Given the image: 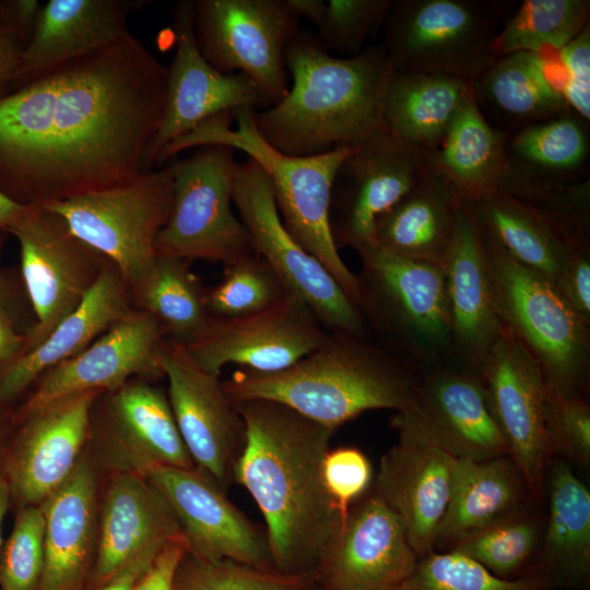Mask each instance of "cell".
<instances>
[{
  "label": "cell",
  "instance_id": "obj_1",
  "mask_svg": "<svg viewBox=\"0 0 590 590\" xmlns=\"http://www.w3.org/2000/svg\"><path fill=\"white\" fill-rule=\"evenodd\" d=\"M166 91L167 67L130 32L0 97V190L30 206L133 180Z\"/></svg>",
  "mask_w": 590,
  "mask_h": 590
},
{
  "label": "cell",
  "instance_id": "obj_2",
  "mask_svg": "<svg viewBox=\"0 0 590 590\" xmlns=\"http://www.w3.org/2000/svg\"><path fill=\"white\" fill-rule=\"evenodd\" d=\"M233 402L245 424L234 482L264 518L274 568L315 575L345 519L322 475L335 430L272 400Z\"/></svg>",
  "mask_w": 590,
  "mask_h": 590
},
{
  "label": "cell",
  "instance_id": "obj_3",
  "mask_svg": "<svg viewBox=\"0 0 590 590\" xmlns=\"http://www.w3.org/2000/svg\"><path fill=\"white\" fill-rule=\"evenodd\" d=\"M285 64L292 79L286 95L252 113L257 130L276 150L318 155L388 132L384 104L396 69L381 44L341 58L299 31L286 47Z\"/></svg>",
  "mask_w": 590,
  "mask_h": 590
},
{
  "label": "cell",
  "instance_id": "obj_4",
  "mask_svg": "<svg viewBox=\"0 0 590 590\" xmlns=\"http://www.w3.org/2000/svg\"><path fill=\"white\" fill-rule=\"evenodd\" d=\"M420 369L356 335L329 332L293 366L271 374L237 369L223 381L232 401L266 399L337 430L370 410L415 405Z\"/></svg>",
  "mask_w": 590,
  "mask_h": 590
},
{
  "label": "cell",
  "instance_id": "obj_5",
  "mask_svg": "<svg viewBox=\"0 0 590 590\" xmlns=\"http://www.w3.org/2000/svg\"><path fill=\"white\" fill-rule=\"evenodd\" d=\"M252 110L222 113L199 123L168 144L156 162L162 166L178 153L220 144L240 151L268 175L283 224L293 237L337 280L362 309L356 274L342 260L330 226L337 170L355 146H340L310 156L285 154L269 144L256 128Z\"/></svg>",
  "mask_w": 590,
  "mask_h": 590
},
{
  "label": "cell",
  "instance_id": "obj_6",
  "mask_svg": "<svg viewBox=\"0 0 590 590\" xmlns=\"http://www.w3.org/2000/svg\"><path fill=\"white\" fill-rule=\"evenodd\" d=\"M481 228L503 327L535 361L551 393L582 396L590 371V320L553 282L517 262Z\"/></svg>",
  "mask_w": 590,
  "mask_h": 590
},
{
  "label": "cell",
  "instance_id": "obj_7",
  "mask_svg": "<svg viewBox=\"0 0 590 590\" xmlns=\"http://www.w3.org/2000/svg\"><path fill=\"white\" fill-rule=\"evenodd\" d=\"M358 253L362 310L394 354L423 370L452 359V319L440 267L371 244Z\"/></svg>",
  "mask_w": 590,
  "mask_h": 590
},
{
  "label": "cell",
  "instance_id": "obj_8",
  "mask_svg": "<svg viewBox=\"0 0 590 590\" xmlns=\"http://www.w3.org/2000/svg\"><path fill=\"white\" fill-rule=\"evenodd\" d=\"M173 196L169 162L127 184L40 206L60 216L72 235L108 259L129 290L156 257L155 239L168 221Z\"/></svg>",
  "mask_w": 590,
  "mask_h": 590
},
{
  "label": "cell",
  "instance_id": "obj_9",
  "mask_svg": "<svg viewBox=\"0 0 590 590\" xmlns=\"http://www.w3.org/2000/svg\"><path fill=\"white\" fill-rule=\"evenodd\" d=\"M381 44L396 70L438 73L474 83L496 61L497 13L474 0H397Z\"/></svg>",
  "mask_w": 590,
  "mask_h": 590
},
{
  "label": "cell",
  "instance_id": "obj_10",
  "mask_svg": "<svg viewBox=\"0 0 590 590\" xmlns=\"http://www.w3.org/2000/svg\"><path fill=\"white\" fill-rule=\"evenodd\" d=\"M235 150L213 144L170 161L172 210L155 239V255L225 266L255 253L250 235L233 210Z\"/></svg>",
  "mask_w": 590,
  "mask_h": 590
},
{
  "label": "cell",
  "instance_id": "obj_11",
  "mask_svg": "<svg viewBox=\"0 0 590 590\" xmlns=\"http://www.w3.org/2000/svg\"><path fill=\"white\" fill-rule=\"evenodd\" d=\"M233 203L255 252L269 264L287 292L300 298L327 331L366 339L368 322L363 310L287 231L268 175L249 157L237 163Z\"/></svg>",
  "mask_w": 590,
  "mask_h": 590
},
{
  "label": "cell",
  "instance_id": "obj_12",
  "mask_svg": "<svg viewBox=\"0 0 590 590\" xmlns=\"http://www.w3.org/2000/svg\"><path fill=\"white\" fill-rule=\"evenodd\" d=\"M300 17L288 0H196L193 33L198 50L217 71L243 73L268 104L288 92L287 45Z\"/></svg>",
  "mask_w": 590,
  "mask_h": 590
},
{
  "label": "cell",
  "instance_id": "obj_13",
  "mask_svg": "<svg viewBox=\"0 0 590 590\" xmlns=\"http://www.w3.org/2000/svg\"><path fill=\"white\" fill-rule=\"evenodd\" d=\"M99 473L145 476L154 467L194 468L167 393L133 378L102 392L93 406L86 447Z\"/></svg>",
  "mask_w": 590,
  "mask_h": 590
},
{
  "label": "cell",
  "instance_id": "obj_14",
  "mask_svg": "<svg viewBox=\"0 0 590 590\" xmlns=\"http://www.w3.org/2000/svg\"><path fill=\"white\" fill-rule=\"evenodd\" d=\"M8 233L19 243L22 278L35 315L25 331L23 354L80 305L109 260L40 205H30Z\"/></svg>",
  "mask_w": 590,
  "mask_h": 590
},
{
  "label": "cell",
  "instance_id": "obj_15",
  "mask_svg": "<svg viewBox=\"0 0 590 590\" xmlns=\"http://www.w3.org/2000/svg\"><path fill=\"white\" fill-rule=\"evenodd\" d=\"M397 441L381 457L371 487L402 522L420 557L434 551L457 458L435 438L414 406L396 412Z\"/></svg>",
  "mask_w": 590,
  "mask_h": 590
},
{
  "label": "cell",
  "instance_id": "obj_16",
  "mask_svg": "<svg viewBox=\"0 0 590 590\" xmlns=\"http://www.w3.org/2000/svg\"><path fill=\"white\" fill-rule=\"evenodd\" d=\"M427 152L381 133L355 146L332 187L330 226L338 248L375 240L378 221L430 170Z\"/></svg>",
  "mask_w": 590,
  "mask_h": 590
},
{
  "label": "cell",
  "instance_id": "obj_17",
  "mask_svg": "<svg viewBox=\"0 0 590 590\" xmlns=\"http://www.w3.org/2000/svg\"><path fill=\"white\" fill-rule=\"evenodd\" d=\"M508 455L519 469L529 497L541 498L553 455L547 409L550 389L526 349L504 328L476 373Z\"/></svg>",
  "mask_w": 590,
  "mask_h": 590
},
{
  "label": "cell",
  "instance_id": "obj_18",
  "mask_svg": "<svg viewBox=\"0 0 590 590\" xmlns=\"http://www.w3.org/2000/svg\"><path fill=\"white\" fill-rule=\"evenodd\" d=\"M101 393L58 399L13 424L0 472L16 509L42 505L73 473L87 447L92 410Z\"/></svg>",
  "mask_w": 590,
  "mask_h": 590
},
{
  "label": "cell",
  "instance_id": "obj_19",
  "mask_svg": "<svg viewBox=\"0 0 590 590\" xmlns=\"http://www.w3.org/2000/svg\"><path fill=\"white\" fill-rule=\"evenodd\" d=\"M160 361L172 412L193 464L226 492L245 440L239 412L220 375L196 364L181 345L165 340Z\"/></svg>",
  "mask_w": 590,
  "mask_h": 590
},
{
  "label": "cell",
  "instance_id": "obj_20",
  "mask_svg": "<svg viewBox=\"0 0 590 590\" xmlns=\"http://www.w3.org/2000/svg\"><path fill=\"white\" fill-rule=\"evenodd\" d=\"M327 331L312 310L287 293L271 307L239 318H213L205 333L182 346L203 369L221 375L224 366L271 374L284 370L315 351Z\"/></svg>",
  "mask_w": 590,
  "mask_h": 590
},
{
  "label": "cell",
  "instance_id": "obj_21",
  "mask_svg": "<svg viewBox=\"0 0 590 590\" xmlns=\"http://www.w3.org/2000/svg\"><path fill=\"white\" fill-rule=\"evenodd\" d=\"M176 52L167 66V91L158 130L144 156V172L156 166L163 150L205 119L222 113L259 111L270 107L245 74H224L200 54L193 33V1L173 8Z\"/></svg>",
  "mask_w": 590,
  "mask_h": 590
},
{
  "label": "cell",
  "instance_id": "obj_22",
  "mask_svg": "<svg viewBox=\"0 0 590 590\" xmlns=\"http://www.w3.org/2000/svg\"><path fill=\"white\" fill-rule=\"evenodd\" d=\"M145 477L170 507L189 554L276 570L266 531L232 504L210 475L196 467L157 465Z\"/></svg>",
  "mask_w": 590,
  "mask_h": 590
},
{
  "label": "cell",
  "instance_id": "obj_23",
  "mask_svg": "<svg viewBox=\"0 0 590 590\" xmlns=\"http://www.w3.org/2000/svg\"><path fill=\"white\" fill-rule=\"evenodd\" d=\"M165 340L158 321L149 312L133 308L82 352L44 373L12 414L13 424L71 394L110 391L133 378L164 377L160 350Z\"/></svg>",
  "mask_w": 590,
  "mask_h": 590
},
{
  "label": "cell",
  "instance_id": "obj_24",
  "mask_svg": "<svg viewBox=\"0 0 590 590\" xmlns=\"http://www.w3.org/2000/svg\"><path fill=\"white\" fill-rule=\"evenodd\" d=\"M417 560L402 522L370 486L320 559L315 590H396Z\"/></svg>",
  "mask_w": 590,
  "mask_h": 590
},
{
  "label": "cell",
  "instance_id": "obj_25",
  "mask_svg": "<svg viewBox=\"0 0 590 590\" xmlns=\"http://www.w3.org/2000/svg\"><path fill=\"white\" fill-rule=\"evenodd\" d=\"M441 269L452 319V359L476 374L504 327L496 309L482 228L471 202L464 199Z\"/></svg>",
  "mask_w": 590,
  "mask_h": 590
},
{
  "label": "cell",
  "instance_id": "obj_26",
  "mask_svg": "<svg viewBox=\"0 0 590 590\" xmlns=\"http://www.w3.org/2000/svg\"><path fill=\"white\" fill-rule=\"evenodd\" d=\"M181 535L170 507L145 476L106 474L99 493L96 558L86 590H98L144 550L165 546Z\"/></svg>",
  "mask_w": 590,
  "mask_h": 590
},
{
  "label": "cell",
  "instance_id": "obj_27",
  "mask_svg": "<svg viewBox=\"0 0 590 590\" xmlns=\"http://www.w3.org/2000/svg\"><path fill=\"white\" fill-rule=\"evenodd\" d=\"M99 471L85 449L43 504L44 568L37 590H86L97 552Z\"/></svg>",
  "mask_w": 590,
  "mask_h": 590
},
{
  "label": "cell",
  "instance_id": "obj_28",
  "mask_svg": "<svg viewBox=\"0 0 590 590\" xmlns=\"http://www.w3.org/2000/svg\"><path fill=\"white\" fill-rule=\"evenodd\" d=\"M148 0H49L13 76L11 92L57 66L105 47L130 33L128 20ZM10 92V93H11Z\"/></svg>",
  "mask_w": 590,
  "mask_h": 590
},
{
  "label": "cell",
  "instance_id": "obj_29",
  "mask_svg": "<svg viewBox=\"0 0 590 590\" xmlns=\"http://www.w3.org/2000/svg\"><path fill=\"white\" fill-rule=\"evenodd\" d=\"M415 408L455 458L483 461L509 456L477 374L446 365L423 370Z\"/></svg>",
  "mask_w": 590,
  "mask_h": 590
},
{
  "label": "cell",
  "instance_id": "obj_30",
  "mask_svg": "<svg viewBox=\"0 0 590 590\" xmlns=\"http://www.w3.org/2000/svg\"><path fill=\"white\" fill-rule=\"evenodd\" d=\"M133 308L126 282L108 261L71 314L39 344L0 368V404L8 406L44 373L82 352Z\"/></svg>",
  "mask_w": 590,
  "mask_h": 590
},
{
  "label": "cell",
  "instance_id": "obj_31",
  "mask_svg": "<svg viewBox=\"0 0 590 590\" xmlns=\"http://www.w3.org/2000/svg\"><path fill=\"white\" fill-rule=\"evenodd\" d=\"M588 156L586 120L571 110L524 126L508 135L500 189L521 201L534 203L582 179Z\"/></svg>",
  "mask_w": 590,
  "mask_h": 590
},
{
  "label": "cell",
  "instance_id": "obj_32",
  "mask_svg": "<svg viewBox=\"0 0 590 590\" xmlns=\"http://www.w3.org/2000/svg\"><path fill=\"white\" fill-rule=\"evenodd\" d=\"M563 84L556 52L519 51L498 57L473 90L481 110L519 129L570 110Z\"/></svg>",
  "mask_w": 590,
  "mask_h": 590
},
{
  "label": "cell",
  "instance_id": "obj_33",
  "mask_svg": "<svg viewBox=\"0 0 590 590\" xmlns=\"http://www.w3.org/2000/svg\"><path fill=\"white\" fill-rule=\"evenodd\" d=\"M462 198L433 167L377 223L374 244L397 256L442 267Z\"/></svg>",
  "mask_w": 590,
  "mask_h": 590
},
{
  "label": "cell",
  "instance_id": "obj_34",
  "mask_svg": "<svg viewBox=\"0 0 590 590\" xmlns=\"http://www.w3.org/2000/svg\"><path fill=\"white\" fill-rule=\"evenodd\" d=\"M527 497L524 480L509 456L457 459L434 551L437 546L451 548L464 535L521 509Z\"/></svg>",
  "mask_w": 590,
  "mask_h": 590
},
{
  "label": "cell",
  "instance_id": "obj_35",
  "mask_svg": "<svg viewBox=\"0 0 590 590\" xmlns=\"http://www.w3.org/2000/svg\"><path fill=\"white\" fill-rule=\"evenodd\" d=\"M484 231L517 262L555 283L576 243L536 206L498 189L471 202Z\"/></svg>",
  "mask_w": 590,
  "mask_h": 590
},
{
  "label": "cell",
  "instance_id": "obj_36",
  "mask_svg": "<svg viewBox=\"0 0 590 590\" xmlns=\"http://www.w3.org/2000/svg\"><path fill=\"white\" fill-rule=\"evenodd\" d=\"M472 93L473 83L460 78L394 70L384 104L387 130L408 144L433 152Z\"/></svg>",
  "mask_w": 590,
  "mask_h": 590
},
{
  "label": "cell",
  "instance_id": "obj_37",
  "mask_svg": "<svg viewBox=\"0 0 590 590\" xmlns=\"http://www.w3.org/2000/svg\"><path fill=\"white\" fill-rule=\"evenodd\" d=\"M508 135L487 121L473 90L440 145L427 156L432 167L456 188L462 199L474 202L500 189Z\"/></svg>",
  "mask_w": 590,
  "mask_h": 590
},
{
  "label": "cell",
  "instance_id": "obj_38",
  "mask_svg": "<svg viewBox=\"0 0 590 590\" xmlns=\"http://www.w3.org/2000/svg\"><path fill=\"white\" fill-rule=\"evenodd\" d=\"M546 479L544 563L558 578L577 586L586 583L590 573V491L563 458L548 463Z\"/></svg>",
  "mask_w": 590,
  "mask_h": 590
},
{
  "label": "cell",
  "instance_id": "obj_39",
  "mask_svg": "<svg viewBox=\"0 0 590 590\" xmlns=\"http://www.w3.org/2000/svg\"><path fill=\"white\" fill-rule=\"evenodd\" d=\"M191 261L156 256L146 273L129 288L135 309L152 315L166 340L187 346L206 331L212 317L205 291L190 269Z\"/></svg>",
  "mask_w": 590,
  "mask_h": 590
},
{
  "label": "cell",
  "instance_id": "obj_40",
  "mask_svg": "<svg viewBox=\"0 0 590 590\" xmlns=\"http://www.w3.org/2000/svg\"><path fill=\"white\" fill-rule=\"evenodd\" d=\"M589 19V0H524L499 27L493 52L497 58L557 52L590 25Z\"/></svg>",
  "mask_w": 590,
  "mask_h": 590
},
{
  "label": "cell",
  "instance_id": "obj_41",
  "mask_svg": "<svg viewBox=\"0 0 590 590\" xmlns=\"http://www.w3.org/2000/svg\"><path fill=\"white\" fill-rule=\"evenodd\" d=\"M536 520L521 509L480 528L456 542L453 550L502 579H515L538 546Z\"/></svg>",
  "mask_w": 590,
  "mask_h": 590
},
{
  "label": "cell",
  "instance_id": "obj_42",
  "mask_svg": "<svg viewBox=\"0 0 590 590\" xmlns=\"http://www.w3.org/2000/svg\"><path fill=\"white\" fill-rule=\"evenodd\" d=\"M551 580L533 573L502 579L473 559L453 551H433L420 557L413 573L396 590H548Z\"/></svg>",
  "mask_w": 590,
  "mask_h": 590
},
{
  "label": "cell",
  "instance_id": "obj_43",
  "mask_svg": "<svg viewBox=\"0 0 590 590\" xmlns=\"http://www.w3.org/2000/svg\"><path fill=\"white\" fill-rule=\"evenodd\" d=\"M222 280L205 291L213 318H239L262 311L288 292L269 264L256 252L225 266Z\"/></svg>",
  "mask_w": 590,
  "mask_h": 590
},
{
  "label": "cell",
  "instance_id": "obj_44",
  "mask_svg": "<svg viewBox=\"0 0 590 590\" xmlns=\"http://www.w3.org/2000/svg\"><path fill=\"white\" fill-rule=\"evenodd\" d=\"M174 590H315V575H284L187 552L178 566Z\"/></svg>",
  "mask_w": 590,
  "mask_h": 590
},
{
  "label": "cell",
  "instance_id": "obj_45",
  "mask_svg": "<svg viewBox=\"0 0 590 590\" xmlns=\"http://www.w3.org/2000/svg\"><path fill=\"white\" fill-rule=\"evenodd\" d=\"M391 0H324L316 27L322 48L347 58L361 54L367 39L384 25Z\"/></svg>",
  "mask_w": 590,
  "mask_h": 590
},
{
  "label": "cell",
  "instance_id": "obj_46",
  "mask_svg": "<svg viewBox=\"0 0 590 590\" xmlns=\"http://www.w3.org/2000/svg\"><path fill=\"white\" fill-rule=\"evenodd\" d=\"M44 542L42 505L19 508L0 553V590H37L44 568Z\"/></svg>",
  "mask_w": 590,
  "mask_h": 590
},
{
  "label": "cell",
  "instance_id": "obj_47",
  "mask_svg": "<svg viewBox=\"0 0 590 590\" xmlns=\"http://www.w3.org/2000/svg\"><path fill=\"white\" fill-rule=\"evenodd\" d=\"M547 429L553 453L590 462V405L582 396L550 394Z\"/></svg>",
  "mask_w": 590,
  "mask_h": 590
},
{
  "label": "cell",
  "instance_id": "obj_48",
  "mask_svg": "<svg viewBox=\"0 0 590 590\" xmlns=\"http://www.w3.org/2000/svg\"><path fill=\"white\" fill-rule=\"evenodd\" d=\"M322 475L328 493L344 517L373 484L370 461L356 447L329 449L323 459Z\"/></svg>",
  "mask_w": 590,
  "mask_h": 590
},
{
  "label": "cell",
  "instance_id": "obj_49",
  "mask_svg": "<svg viewBox=\"0 0 590 590\" xmlns=\"http://www.w3.org/2000/svg\"><path fill=\"white\" fill-rule=\"evenodd\" d=\"M576 243L590 248V181L582 178L534 203Z\"/></svg>",
  "mask_w": 590,
  "mask_h": 590
},
{
  "label": "cell",
  "instance_id": "obj_50",
  "mask_svg": "<svg viewBox=\"0 0 590 590\" xmlns=\"http://www.w3.org/2000/svg\"><path fill=\"white\" fill-rule=\"evenodd\" d=\"M563 71V95L576 115L590 118V25L556 52Z\"/></svg>",
  "mask_w": 590,
  "mask_h": 590
},
{
  "label": "cell",
  "instance_id": "obj_51",
  "mask_svg": "<svg viewBox=\"0 0 590 590\" xmlns=\"http://www.w3.org/2000/svg\"><path fill=\"white\" fill-rule=\"evenodd\" d=\"M554 284L568 304L590 320V249H577Z\"/></svg>",
  "mask_w": 590,
  "mask_h": 590
},
{
  "label": "cell",
  "instance_id": "obj_52",
  "mask_svg": "<svg viewBox=\"0 0 590 590\" xmlns=\"http://www.w3.org/2000/svg\"><path fill=\"white\" fill-rule=\"evenodd\" d=\"M186 553L184 535L168 543L142 574L134 590H174L176 573Z\"/></svg>",
  "mask_w": 590,
  "mask_h": 590
},
{
  "label": "cell",
  "instance_id": "obj_53",
  "mask_svg": "<svg viewBox=\"0 0 590 590\" xmlns=\"http://www.w3.org/2000/svg\"><path fill=\"white\" fill-rule=\"evenodd\" d=\"M165 546L150 547L139 553L118 569L98 590H134L142 574Z\"/></svg>",
  "mask_w": 590,
  "mask_h": 590
},
{
  "label": "cell",
  "instance_id": "obj_54",
  "mask_svg": "<svg viewBox=\"0 0 590 590\" xmlns=\"http://www.w3.org/2000/svg\"><path fill=\"white\" fill-rule=\"evenodd\" d=\"M25 44L0 30V97L11 92L13 76L20 64Z\"/></svg>",
  "mask_w": 590,
  "mask_h": 590
},
{
  "label": "cell",
  "instance_id": "obj_55",
  "mask_svg": "<svg viewBox=\"0 0 590 590\" xmlns=\"http://www.w3.org/2000/svg\"><path fill=\"white\" fill-rule=\"evenodd\" d=\"M25 346V332L20 333L9 308L0 307V368L17 356Z\"/></svg>",
  "mask_w": 590,
  "mask_h": 590
},
{
  "label": "cell",
  "instance_id": "obj_56",
  "mask_svg": "<svg viewBox=\"0 0 590 590\" xmlns=\"http://www.w3.org/2000/svg\"><path fill=\"white\" fill-rule=\"evenodd\" d=\"M27 209L28 206L14 202L0 190V233H8Z\"/></svg>",
  "mask_w": 590,
  "mask_h": 590
},
{
  "label": "cell",
  "instance_id": "obj_57",
  "mask_svg": "<svg viewBox=\"0 0 590 590\" xmlns=\"http://www.w3.org/2000/svg\"><path fill=\"white\" fill-rule=\"evenodd\" d=\"M11 504L12 503L9 484L3 474L0 472V553L2 548V524Z\"/></svg>",
  "mask_w": 590,
  "mask_h": 590
},
{
  "label": "cell",
  "instance_id": "obj_58",
  "mask_svg": "<svg viewBox=\"0 0 590 590\" xmlns=\"http://www.w3.org/2000/svg\"><path fill=\"white\" fill-rule=\"evenodd\" d=\"M13 425L12 415L7 414V406L0 404V469L3 459L4 450L8 445L9 426Z\"/></svg>",
  "mask_w": 590,
  "mask_h": 590
},
{
  "label": "cell",
  "instance_id": "obj_59",
  "mask_svg": "<svg viewBox=\"0 0 590 590\" xmlns=\"http://www.w3.org/2000/svg\"><path fill=\"white\" fill-rule=\"evenodd\" d=\"M4 234L7 233H0V258H1V252H2V248L4 244ZM9 298H10L9 285L3 274L2 268L0 266V307L9 308Z\"/></svg>",
  "mask_w": 590,
  "mask_h": 590
},
{
  "label": "cell",
  "instance_id": "obj_60",
  "mask_svg": "<svg viewBox=\"0 0 590 590\" xmlns=\"http://www.w3.org/2000/svg\"><path fill=\"white\" fill-rule=\"evenodd\" d=\"M4 14H5V0H0V30H2V26H3Z\"/></svg>",
  "mask_w": 590,
  "mask_h": 590
}]
</instances>
